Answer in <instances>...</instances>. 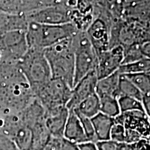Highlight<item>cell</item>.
<instances>
[{
  "mask_svg": "<svg viewBox=\"0 0 150 150\" xmlns=\"http://www.w3.org/2000/svg\"><path fill=\"white\" fill-rule=\"evenodd\" d=\"M140 50L144 57L150 59V41L142 44L140 45Z\"/></svg>",
  "mask_w": 150,
  "mask_h": 150,
  "instance_id": "cell-39",
  "label": "cell"
},
{
  "mask_svg": "<svg viewBox=\"0 0 150 150\" xmlns=\"http://www.w3.org/2000/svg\"><path fill=\"white\" fill-rule=\"evenodd\" d=\"M91 121L97 141L110 139V130L115 124L114 118L99 112L95 117L91 118Z\"/></svg>",
  "mask_w": 150,
  "mask_h": 150,
  "instance_id": "cell-17",
  "label": "cell"
},
{
  "mask_svg": "<svg viewBox=\"0 0 150 150\" xmlns=\"http://www.w3.org/2000/svg\"><path fill=\"white\" fill-rule=\"evenodd\" d=\"M93 1L97 6L101 8L110 11L112 6L110 0H93Z\"/></svg>",
  "mask_w": 150,
  "mask_h": 150,
  "instance_id": "cell-37",
  "label": "cell"
},
{
  "mask_svg": "<svg viewBox=\"0 0 150 150\" xmlns=\"http://www.w3.org/2000/svg\"><path fill=\"white\" fill-rule=\"evenodd\" d=\"M65 1V0H63V1Z\"/></svg>",
  "mask_w": 150,
  "mask_h": 150,
  "instance_id": "cell-46",
  "label": "cell"
},
{
  "mask_svg": "<svg viewBox=\"0 0 150 150\" xmlns=\"http://www.w3.org/2000/svg\"><path fill=\"white\" fill-rule=\"evenodd\" d=\"M63 137L78 145L88 142L79 118L72 110H69V115L65 125Z\"/></svg>",
  "mask_w": 150,
  "mask_h": 150,
  "instance_id": "cell-14",
  "label": "cell"
},
{
  "mask_svg": "<svg viewBox=\"0 0 150 150\" xmlns=\"http://www.w3.org/2000/svg\"><path fill=\"white\" fill-rule=\"evenodd\" d=\"M122 18L150 27V0H142L124 6Z\"/></svg>",
  "mask_w": 150,
  "mask_h": 150,
  "instance_id": "cell-12",
  "label": "cell"
},
{
  "mask_svg": "<svg viewBox=\"0 0 150 150\" xmlns=\"http://www.w3.org/2000/svg\"><path fill=\"white\" fill-rule=\"evenodd\" d=\"M132 150H150V141L147 139H140L131 144Z\"/></svg>",
  "mask_w": 150,
  "mask_h": 150,
  "instance_id": "cell-34",
  "label": "cell"
},
{
  "mask_svg": "<svg viewBox=\"0 0 150 150\" xmlns=\"http://www.w3.org/2000/svg\"><path fill=\"white\" fill-rule=\"evenodd\" d=\"M148 74H149L150 75V72H148Z\"/></svg>",
  "mask_w": 150,
  "mask_h": 150,
  "instance_id": "cell-45",
  "label": "cell"
},
{
  "mask_svg": "<svg viewBox=\"0 0 150 150\" xmlns=\"http://www.w3.org/2000/svg\"><path fill=\"white\" fill-rule=\"evenodd\" d=\"M28 49L26 31L3 33L0 35V64H18Z\"/></svg>",
  "mask_w": 150,
  "mask_h": 150,
  "instance_id": "cell-7",
  "label": "cell"
},
{
  "mask_svg": "<svg viewBox=\"0 0 150 150\" xmlns=\"http://www.w3.org/2000/svg\"><path fill=\"white\" fill-rule=\"evenodd\" d=\"M20 1H21L22 13L24 15H26L34 11L61 3L63 0H20Z\"/></svg>",
  "mask_w": 150,
  "mask_h": 150,
  "instance_id": "cell-25",
  "label": "cell"
},
{
  "mask_svg": "<svg viewBox=\"0 0 150 150\" xmlns=\"http://www.w3.org/2000/svg\"><path fill=\"white\" fill-rule=\"evenodd\" d=\"M72 37L44 50V54L50 65L52 77L64 81L72 89L74 79V54Z\"/></svg>",
  "mask_w": 150,
  "mask_h": 150,
  "instance_id": "cell-1",
  "label": "cell"
},
{
  "mask_svg": "<svg viewBox=\"0 0 150 150\" xmlns=\"http://www.w3.org/2000/svg\"><path fill=\"white\" fill-rule=\"evenodd\" d=\"M0 12L11 15H24L20 0H0Z\"/></svg>",
  "mask_w": 150,
  "mask_h": 150,
  "instance_id": "cell-28",
  "label": "cell"
},
{
  "mask_svg": "<svg viewBox=\"0 0 150 150\" xmlns=\"http://www.w3.org/2000/svg\"><path fill=\"white\" fill-rule=\"evenodd\" d=\"M118 72L120 74L148 73L150 72V59L142 58L134 63L122 65Z\"/></svg>",
  "mask_w": 150,
  "mask_h": 150,
  "instance_id": "cell-22",
  "label": "cell"
},
{
  "mask_svg": "<svg viewBox=\"0 0 150 150\" xmlns=\"http://www.w3.org/2000/svg\"><path fill=\"white\" fill-rule=\"evenodd\" d=\"M77 31L72 23L49 25L29 22L26 35L29 48L44 50L60 41L72 37Z\"/></svg>",
  "mask_w": 150,
  "mask_h": 150,
  "instance_id": "cell-2",
  "label": "cell"
},
{
  "mask_svg": "<svg viewBox=\"0 0 150 150\" xmlns=\"http://www.w3.org/2000/svg\"><path fill=\"white\" fill-rule=\"evenodd\" d=\"M0 150H20L13 140L0 134Z\"/></svg>",
  "mask_w": 150,
  "mask_h": 150,
  "instance_id": "cell-32",
  "label": "cell"
},
{
  "mask_svg": "<svg viewBox=\"0 0 150 150\" xmlns=\"http://www.w3.org/2000/svg\"><path fill=\"white\" fill-rule=\"evenodd\" d=\"M79 150H98L95 142H86L79 145Z\"/></svg>",
  "mask_w": 150,
  "mask_h": 150,
  "instance_id": "cell-38",
  "label": "cell"
},
{
  "mask_svg": "<svg viewBox=\"0 0 150 150\" xmlns=\"http://www.w3.org/2000/svg\"><path fill=\"white\" fill-rule=\"evenodd\" d=\"M61 138L51 137L45 146L42 150H60V140Z\"/></svg>",
  "mask_w": 150,
  "mask_h": 150,
  "instance_id": "cell-35",
  "label": "cell"
},
{
  "mask_svg": "<svg viewBox=\"0 0 150 150\" xmlns=\"http://www.w3.org/2000/svg\"><path fill=\"white\" fill-rule=\"evenodd\" d=\"M71 94L72 88L64 81L52 78L35 92L34 96L44 108L45 111H50L66 106Z\"/></svg>",
  "mask_w": 150,
  "mask_h": 150,
  "instance_id": "cell-5",
  "label": "cell"
},
{
  "mask_svg": "<svg viewBox=\"0 0 150 150\" xmlns=\"http://www.w3.org/2000/svg\"><path fill=\"white\" fill-rule=\"evenodd\" d=\"M45 112V124L51 136L58 138H63L69 115L68 108L64 106Z\"/></svg>",
  "mask_w": 150,
  "mask_h": 150,
  "instance_id": "cell-13",
  "label": "cell"
},
{
  "mask_svg": "<svg viewBox=\"0 0 150 150\" xmlns=\"http://www.w3.org/2000/svg\"><path fill=\"white\" fill-rule=\"evenodd\" d=\"M110 1H111L112 6H113V4H115V0H110Z\"/></svg>",
  "mask_w": 150,
  "mask_h": 150,
  "instance_id": "cell-43",
  "label": "cell"
},
{
  "mask_svg": "<svg viewBox=\"0 0 150 150\" xmlns=\"http://www.w3.org/2000/svg\"><path fill=\"white\" fill-rule=\"evenodd\" d=\"M60 150H79V145L63 137L60 140Z\"/></svg>",
  "mask_w": 150,
  "mask_h": 150,
  "instance_id": "cell-33",
  "label": "cell"
},
{
  "mask_svg": "<svg viewBox=\"0 0 150 150\" xmlns=\"http://www.w3.org/2000/svg\"><path fill=\"white\" fill-rule=\"evenodd\" d=\"M0 112H2V104H1V81H0Z\"/></svg>",
  "mask_w": 150,
  "mask_h": 150,
  "instance_id": "cell-42",
  "label": "cell"
},
{
  "mask_svg": "<svg viewBox=\"0 0 150 150\" xmlns=\"http://www.w3.org/2000/svg\"><path fill=\"white\" fill-rule=\"evenodd\" d=\"M142 103L145 112L150 120V95H143L142 99Z\"/></svg>",
  "mask_w": 150,
  "mask_h": 150,
  "instance_id": "cell-36",
  "label": "cell"
},
{
  "mask_svg": "<svg viewBox=\"0 0 150 150\" xmlns=\"http://www.w3.org/2000/svg\"><path fill=\"white\" fill-rule=\"evenodd\" d=\"M29 22L25 15H11L0 12V35L13 31H27Z\"/></svg>",
  "mask_w": 150,
  "mask_h": 150,
  "instance_id": "cell-15",
  "label": "cell"
},
{
  "mask_svg": "<svg viewBox=\"0 0 150 150\" xmlns=\"http://www.w3.org/2000/svg\"><path fill=\"white\" fill-rule=\"evenodd\" d=\"M120 75V74L117 71L106 77L98 79L95 93L99 98L104 97H115L117 98Z\"/></svg>",
  "mask_w": 150,
  "mask_h": 150,
  "instance_id": "cell-16",
  "label": "cell"
},
{
  "mask_svg": "<svg viewBox=\"0 0 150 150\" xmlns=\"http://www.w3.org/2000/svg\"><path fill=\"white\" fill-rule=\"evenodd\" d=\"M31 129L33 134L31 150H42L52 137L45 126V120L35 124Z\"/></svg>",
  "mask_w": 150,
  "mask_h": 150,
  "instance_id": "cell-19",
  "label": "cell"
},
{
  "mask_svg": "<svg viewBox=\"0 0 150 150\" xmlns=\"http://www.w3.org/2000/svg\"><path fill=\"white\" fill-rule=\"evenodd\" d=\"M122 96L133 97L142 101L143 95L130 80L124 74H120L118 84L117 98Z\"/></svg>",
  "mask_w": 150,
  "mask_h": 150,
  "instance_id": "cell-20",
  "label": "cell"
},
{
  "mask_svg": "<svg viewBox=\"0 0 150 150\" xmlns=\"http://www.w3.org/2000/svg\"><path fill=\"white\" fill-rule=\"evenodd\" d=\"M120 109L121 112H125L133 110L145 111L142 106V101L130 97H120L117 98Z\"/></svg>",
  "mask_w": 150,
  "mask_h": 150,
  "instance_id": "cell-26",
  "label": "cell"
},
{
  "mask_svg": "<svg viewBox=\"0 0 150 150\" xmlns=\"http://www.w3.org/2000/svg\"><path fill=\"white\" fill-rule=\"evenodd\" d=\"M139 90L142 95H150V75L148 73L124 74Z\"/></svg>",
  "mask_w": 150,
  "mask_h": 150,
  "instance_id": "cell-24",
  "label": "cell"
},
{
  "mask_svg": "<svg viewBox=\"0 0 150 150\" xmlns=\"http://www.w3.org/2000/svg\"><path fill=\"white\" fill-rule=\"evenodd\" d=\"M70 9L62 1L25 15L28 22L35 23L61 25L71 23Z\"/></svg>",
  "mask_w": 150,
  "mask_h": 150,
  "instance_id": "cell-8",
  "label": "cell"
},
{
  "mask_svg": "<svg viewBox=\"0 0 150 150\" xmlns=\"http://www.w3.org/2000/svg\"><path fill=\"white\" fill-rule=\"evenodd\" d=\"M13 140L20 150H31L33 134L31 129L22 124L15 135Z\"/></svg>",
  "mask_w": 150,
  "mask_h": 150,
  "instance_id": "cell-21",
  "label": "cell"
},
{
  "mask_svg": "<svg viewBox=\"0 0 150 150\" xmlns=\"http://www.w3.org/2000/svg\"><path fill=\"white\" fill-rule=\"evenodd\" d=\"M123 47L117 45L97 54L96 74L98 79L119 70L123 61Z\"/></svg>",
  "mask_w": 150,
  "mask_h": 150,
  "instance_id": "cell-9",
  "label": "cell"
},
{
  "mask_svg": "<svg viewBox=\"0 0 150 150\" xmlns=\"http://www.w3.org/2000/svg\"><path fill=\"white\" fill-rule=\"evenodd\" d=\"M122 143L113 141L110 139L100 140L95 142L98 150H120Z\"/></svg>",
  "mask_w": 150,
  "mask_h": 150,
  "instance_id": "cell-31",
  "label": "cell"
},
{
  "mask_svg": "<svg viewBox=\"0 0 150 150\" xmlns=\"http://www.w3.org/2000/svg\"><path fill=\"white\" fill-rule=\"evenodd\" d=\"M110 139L120 143L125 142V129L123 125L117 123L114 124L110 130Z\"/></svg>",
  "mask_w": 150,
  "mask_h": 150,
  "instance_id": "cell-30",
  "label": "cell"
},
{
  "mask_svg": "<svg viewBox=\"0 0 150 150\" xmlns=\"http://www.w3.org/2000/svg\"><path fill=\"white\" fill-rule=\"evenodd\" d=\"M99 101H100L99 110L101 113L112 118H115L121 113L117 98L116 97H101L99 98Z\"/></svg>",
  "mask_w": 150,
  "mask_h": 150,
  "instance_id": "cell-23",
  "label": "cell"
},
{
  "mask_svg": "<svg viewBox=\"0 0 150 150\" xmlns=\"http://www.w3.org/2000/svg\"><path fill=\"white\" fill-rule=\"evenodd\" d=\"M99 106H100L99 97L97 96L96 93H94L82 101L72 110L80 114V115L91 119L97 115L99 112H100Z\"/></svg>",
  "mask_w": 150,
  "mask_h": 150,
  "instance_id": "cell-18",
  "label": "cell"
},
{
  "mask_svg": "<svg viewBox=\"0 0 150 150\" xmlns=\"http://www.w3.org/2000/svg\"><path fill=\"white\" fill-rule=\"evenodd\" d=\"M120 150H132L131 144H127L126 142H122L121 144Z\"/></svg>",
  "mask_w": 150,
  "mask_h": 150,
  "instance_id": "cell-41",
  "label": "cell"
},
{
  "mask_svg": "<svg viewBox=\"0 0 150 150\" xmlns=\"http://www.w3.org/2000/svg\"><path fill=\"white\" fill-rule=\"evenodd\" d=\"M72 38L74 54V86L86 75L96 70L97 54L86 31H77Z\"/></svg>",
  "mask_w": 150,
  "mask_h": 150,
  "instance_id": "cell-4",
  "label": "cell"
},
{
  "mask_svg": "<svg viewBox=\"0 0 150 150\" xmlns=\"http://www.w3.org/2000/svg\"><path fill=\"white\" fill-rule=\"evenodd\" d=\"M1 114H2V113H1V112H0V117H1Z\"/></svg>",
  "mask_w": 150,
  "mask_h": 150,
  "instance_id": "cell-44",
  "label": "cell"
},
{
  "mask_svg": "<svg viewBox=\"0 0 150 150\" xmlns=\"http://www.w3.org/2000/svg\"><path fill=\"white\" fill-rule=\"evenodd\" d=\"M142 1V0H116V1H117L118 3L121 4L124 6L129 4L134 3V2H137V1Z\"/></svg>",
  "mask_w": 150,
  "mask_h": 150,
  "instance_id": "cell-40",
  "label": "cell"
},
{
  "mask_svg": "<svg viewBox=\"0 0 150 150\" xmlns=\"http://www.w3.org/2000/svg\"><path fill=\"white\" fill-rule=\"evenodd\" d=\"M18 65L27 80L33 95L52 78L44 50L29 48L18 63Z\"/></svg>",
  "mask_w": 150,
  "mask_h": 150,
  "instance_id": "cell-3",
  "label": "cell"
},
{
  "mask_svg": "<svg viewBox=\"0 0 150 150\" xmlns=\"http://www.w3.org/2000/svg\"><path fill=\"white\" fill-rule=\"evenodd\" d=\"M140 45H134L123 48V61L122 65L134 63L144 58L140 50Z\"/></svg>",
  "mask_w": 150,
  "mask_h": 150,
  "instance_id": "cell-27",
  "label": "cell"
},
{
  "mask_svg": "<svg viewBox=\"0 0 150 150\" xmlns=\"http://www.w3.org/2000/svg\"><path fill=\"white\" fill-rule=\"evenodd\" d=\"M114 122L123 125L125 129L135 131L142 138H150V120L145 111L133 110L121 112L114 118Z\"/></svg>",
  "mask_w": 150,
  "mask_h": 150,
  "instance_id": "cell-10",
  "label": "cell"
},
{
  "mask_svg": "<svg viewBox=\"0 0 150 150\" xmlns=\"http://www.w3.org/2000/svg\"><path fill=\"white\" fill-rule=\"evenodd\" d=\"M97 81L96 72L93 71L73 86L70 99L66 105L68 110L74 109L82 101L95 93Z\"/></svg>",
  "mask_w": 150,
  "mask_h": 150,
  "instance_id": "cell-11",
  "label": "cell"
},
{
  "mask_svg": "<svg viewBox=\"0 0 150 150\" xmlns=\"http://www.w3.org/2000/svg\"><path fill=\"white\" fill-rule=\"evenodd\" d=\"M115 20L110 11L97 8L95 18L86 31L97 54L109 49L110 28Z\"/></svg>",
  "mask_w": 150,
  "mask_h": 150,
  "instance_id": "cell-6",
  "label": "cell"
},
{
  "mask_svg": "<svg viewBox=\"0 0 150 150\" xmlns=\"http://www.w3.org/2000/svg\"><path fill=\"white\" fill-rule=\"evenodd\" d=\"M77 115V116L79 118L81 122L82 127H83V131L85 132V134L86 136L88 142H97V138L95 136V131H94L93 125L92 123L91 119H90L88 117H86L85 116L80 115V114L77 113V112H74Z\"/></svg>",
  "mask_w": 150,
  "mask_h": 150,
  "instance_id": "cell-29",
  "label": "cell"
}]
</instances>
